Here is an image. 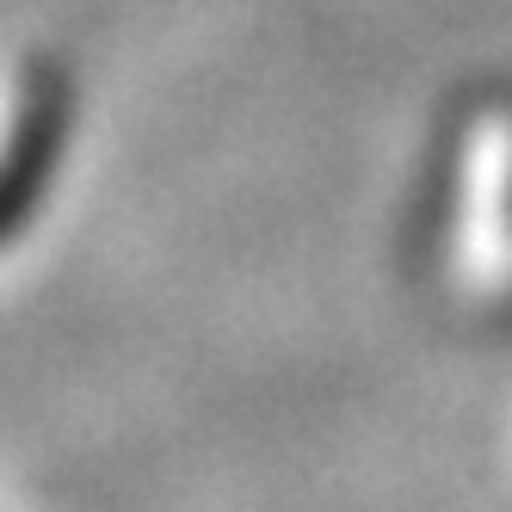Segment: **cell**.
I'll return each mask as SVG.
<instances>
[{
  "label": "cell",
  "mask_w": 512,
  "mask_h": 512,
  "mask_svg": "<svg viewBox=\"0 0 512 512\" xmlns=\"http://www.w3.org/2000/svg\"><path fill=\"white\" fill-rule=\"evenodd\" d=\"M68 130H75V81L50 56L25 62L7 93V118H0V241L31 223L44 204L56 161L68 155Z\"/></svg>",
  "instance_id": "obj_1"
}]
</instances>
